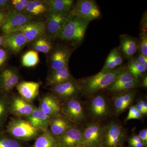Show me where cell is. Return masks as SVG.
Returning a JSON list of instances; mask_svg holds the SVG:
<instances>
[{"instance_id": "obj_1", "label": "cell", "mask_w": 147, "mask_h": 147, "mask_svg": "<svg viewBox=\"0 0 147 147\" xmlns=\"http://www.w3.org/2000/svg\"><path fill=\"white\" fill-rule=\"evenodd\" d=\"M126 68V65L110 71H102L78 80L81 94L87 97H92L101 90L113 84L122 71Z\"/></svg>"}, {"instance_id": "obj_2", "label": "cell", "mask_w": 147, "mask_h": 147, "mask_svg": "<svg viewBox=\"0 0 147 147\" xmlns=\"http://www.w3.org/2000/svg\"><path fill=\"white\" fill-rule=\"evenodd\" d=\"M90 21L68 14L57 39L71 42L73 46L80 45L85 37Z\"/></svg>"}, {"instance_id": "obj_3", "label": "cell", "mask_w": 147, "mask_h": 147, "mask_svg": "<svg viewBox=\"0 0 147 147\" xmlns=\"http://www.w3.org/2000/svg\"><path fill=\"white\" fill-rule=\"evenodd\" d=\"M4 131L15 139L26 142L35 139L42 132L25 119L17 117L10 119L6 125Z\"/></svg>"}, {"instance_id": "obj_4", "label": "cell", "mask_w": 147, "mask_h": 147, "mask_svg": "<svg viewBox=\"0 0 147 147\" xmlns=\"http://www.w3.org/2000/svg\"><path fill=\"white\" fill-rule=\"evenodd\" d=\"M126 137V131L122 125L112 121L103 126L100 147H122Z\"/></svg>"}, {"instance_id": "obj_5", "label": "cell", "mask_w": 147, "mask_h": 147, "mask_svg": "<svg viewBox=\"0 0 147 147\" xmlns=\"http://www.w3.org/2000/svg\"><path fill=\"white\" fill-rule=\"evenodd\" d=\"M69 15L92 21L100 18L101 11L93 0H78L69 12Z\"/></svg>"}, {"instance_id": "obj_6", "label": "cell", "mask_w": 147, "mask_h": 147, "mask_svg": "<svg viewBox=\"0 0 147 147\" xmlns=\"http://www.w3.org/2000/svg\"><path fill=\"white\" fill-rule=\"evenodd\" d=\"M33 19V16L26 13L10 9L7 13L5 20L1 28V36H6L17 31L20 27L32 21Z\"/></svg>"}, {"instance_id": "obj_7", "label": "cell", "mask_w": 147, "mask_h": 147, "mask_svg": "<svg viewBox=\"0 0 147 147\" xmlns=\"http://www.w3.org/2000/svg\"><path fill=\"white\" fill-rule=\"evenodd\" d=\"M49 88L51 93L61 103L66 100L75 98L81 94L78 80L74 78Z\"/></svg>"}, {"instance_id": "obj_8", "label": "cell", "mask_w": 147, "mask_h": 147, "mask_svg": "<svg viewBox=\"0 0 147 147\" xmlns=\"http://www.w3.org/2000/svg\"><path fill=\"white\" fill-rule=\"evenodd\" d=\"M61 114L72 123L78 125L86 119L83 105L77 97L62 102Z\"/></svg>"}, {"instance_id": "obj_9", "label": "cell", "mask_w": 147, "mask_h": 147, "mask_svg": "<svg viewBox=\"0 0 147 147\" xmlns=\"http://www.w3.org/2000/svg\"><path fill=\"white\" fill-rule=\"evenodd\" d=\"M49 56V73L68 65L73 49L64 45L56 46Z\"/></svg>"}, {"instance_id": "obj_10", "label": "cell", "mask_w": 147, "mask_h": 147, "mask_svg": "<svg viewBox=\"0 0 147 147\" xmlns=\"http://www.w3.org/2000/svg\"><path fill=\"white\" fill-rule=\"evenodd\" d=\"M32 102L24 99L19 94H11L9 104L10 115L14 117L24 119L30 115L36 108Z\"/></svg>"}, {"instance_id": "obj_11", "label": "cell", "mask_w": 147, "mask_h": 147, "mask_svg": "<svg viewBox=\"0 0 147 147\" xmlns=\"http://www.w3.org/2000/svg\"><path fill=\"white\" fill-rule=\"evenodd\" d=\"M90 115L96 120L107 117L110 113V105L107 99L102 94H96L91 98L88 106Z\"/></svg>"}, {"instance_id": "obj_12", "label": "cell", "mask_w": 147, "mask_h": 147, "mask_svg": "<svg viewBox=\"0 0 147 147\" xmlns=\"http://www.w3.org/2000/svg\"><path fill=\"white\" fill-rule=\"evenodd\" d=\"M69 12H54L47 13L46 22V34L49 39L57 38L62 26Z\"/></svg>"}, {"instance_id": "obj_13", "label": "cell", "mask_w": 147, "mask_h": 147, "mask_svg": "<svg viewBox=\"0 0 147 147\" xmlns=\"http://www.w3.org/2000/svg\"><path fill=\"white\" fill-rule=\"evenodd\" d=\"M20 80V74L15 67L3 68L0 71V92L11 93Z\"/></svg>"}, {"instance_id": "obj_14", "label": "cell", "mask_w": 147, "mask_h": 147, "mask_svg": "<svg viewBox=\"0 0 147 147\" xmlns=\"http://www.w3.org/2000/svg\"><path fill=\"white\" fill-rule=\"evenodd\" d=\"M57 139L58 147L81 146L83 144V128L74 125Z\"/></svg>"}, {"instance_id": "obj_15", "label": "cell", "mask_w": 147, "mask_h": 147, "mask_svg": "<svg viewBox=\"0 0 147 147\" xmlns=\"http://www.w3.org/2000/svg\"><path fill=\"white\" fill-rule=\"evenodd\" d=\"M103 126L97 122L91 123L83 129L82 146L100 147Z\"/></svg>"}, {"instance_id": "obj_16", "label": "cell", "mask_w": 147, "mask_h": 147, "mask_svg": "<svg viewBox=\"0 0 147 147\" xmlns=\"http://www.w3.org/2000/svg\"><path fill=\"white\" fill-rule=\"evenodd\" d=\"M62 103L51 93L43 94L39 98L38 106L43 113L52 119L61 115Z\"/></svg>"}, {"instance_id": "obj_17", "label": "cell", "mask_w": 147, "mask_h": 147, "mask_svg": "<svg viewBox=\"0 0 147 147\" xmlns=\"http://www.w3.org/2000/svg\"><path fill=\"white\" fill-rule=\"evenodd\" d=\"M23 33L28 42H33L46 34L45 21H31L18 29Z\"/></svg>"}, {"instance_id": "obj_18", "label": "cell", "mask_w": 147, "mask_h": 147, "mask_svg": "<svg viewBox=\"0 0 147 147\" xmlns=\"http://www.w3.org/2000/svg\"><path fill=\"white\" fill-rule=\"evenodd\" d=\"M3 37L2 46L13 54L20 53L28 42L23 33L19 30Z\"/></svg>"}, {"instance_id": "obj_19", "label": "cell", "mask_w": 147, "mask_h": 147, "mask_svg": "<svg viewBox=\"0 0 147 147\" xmlns=\"http://www.w3.org/2000/svg\"><path fill=\"white\" fill-rule=\"evenodd\" d=\"M119 40V49L124 58L129 61L138 51L139 39L127 34H123L120 36Z\"/></svg>"}, {"instance_id": "obj_20", "label": "cell", "mask_w": 147, "mask_h": 147, "mask_svg": "<svg viewBox=\"0 0 147 147\" xmlns=\"http://www.w3.org/2000/svg\"><path fill=\"white\" fill-rule=\"evenodd\" d=\"M42 82H20L16 86L19 95L27 101L32 102L39 94V89Z\"/></svg>"}, {"instance_id": "obj_21", "label": "cell", "mask_w": 147, "mask_h": 147, "mask_svg": "<svg viewBox=\"0 0 147 147\" xmlns=\"http://www.w3.org/2000/svg\"><path fill=\"white\" fill-rule=\"evenodd\" d=\"M24 119L41 131L48 130L51 120L38 107H36L30 115Z\"/></svg>"}, {"instance_id": "obj_22", "label": "cell", "mask_w": 147, "mask_h": 147, "mask_svg": "<svg viewBox=\"0 0 147 147\" xmlns=\"http://www.w3.org/2000/svg\"><path fill=\"white\" fill-rule=\"evenodd\" d=\"M137 92V89L130 90L113 98V106L116 115H119L128 108Z\"/></svg>"}, {"instance_id": "obj_23", "label": "cell", "mask_w": 147, "mask_h": 147, "mask_svg": "<svg viewBox=\"0 0 147 147\" xmlns=\"http://www.w3.org/2000/svg\"><path fill=\"white\" fill-rule=\"evenodd\" d=\"M74 79L68 65L50 72L46 80V86L51 87Z\"/></svg>"}, {"instance_id": "obj_24", "label": "cell", "mask_w": 147, "mask_h": 147, "mask_svg": "<svg viewBox=\"0 0 147 147\" xmlns=\"http://www.w3.org/2000/svg\"><path fill=\"white\" fill-rule=\"evenodd\" d=\"M74 124L64 116H57L51 119L48 130L56 138L60 137Z\"/></svg>"}, {"instance_id": "obj_25", "label": "cell", "mask_w": 147, "mask_h": 147, "mask_svg": "<svg viewBox=\"0 0 147 147\" xmlns=\"http://www.w3.org/2000/svg\"><path fill=\"white\" fill-rule=\"evenodd\" d=\"M12 93L0 92V132L4 131L9 114V108Z\"/></svg>"}, {"instance_id": "obj_26", "label": "cell", "mask_w": 147, "mask_h": 147, "mask_svg": "<svg viewBox=\"0 0 147 147\" xmlns=\"http://www.w3.org/2000/svg\"><path fill=\"white\" fill-rule=\"evenodd\" d=\"M124 58L118 47L113 48L109 53L101 71H110L122 65Z\"/></svg>"}, {"instance_id": "obj_27", "label": "cell", "mask_w": 147, "mask_h": 147, "mask_svg": "<svg viewBox=\"0 0 147 147\" xmlns=\"http://www.w3.org/2000/svg\"><path fill=\"white\" fill-rule=\"evenodd\" d=\"M48 11L69 12L74 4L73 0H48L45 1Z\"/></svg>"}, {"instance_id": "obj_28", "label": "cell", "mask_w": 147, "mask_h": 147, "mask_svg": "<svg viewBox=\"0 0 147 147\" xmlns=\"http://www.w3.org/2000/svg\"><path fill=\"white\" fill-rule=\"evenodd\" d=\"M57 139L49 130L42 131L31 147H57Z\"/></svg>"}, {"instance_id": "obj_29", "label": "cell", "mask_w": 147, "mask_h": 147, "mask_svg": "<svg viewBox=\"0 0 147 147\" xmlns=\"http://www.w3.org/2000/svg\"><path fill=\"white\" fill-rule=\"evenodd\" d=\"M126 69L137 80H140L146 74L147 69L139 62L135 57L128 62L126 64Z\"/></svg>"}, {"instance_id": "obj_30", "label": "cell", "mask_w": 147, "mask_h": 147, "mask_svg": "<svg viewBox=\"0 0 147 147\" xmlns=\"http://www.w3.org/2000/svg\"><path fill=\"white\" fill-rule=\"evenodd\" d=\"M31 47L32 50L45 54L51 52L53 47L50 39L44 35L32 42Z\"/></svg>"}, {"instance_id": "obj_31", "label": "cell", "mask_w": 147, "mask_h": 147, "mask_svg": "<svg viewBox=\"0 0 147 147\" xmlns=\"http://www.w3.org/2000/svg\"><path fill=\"white\" fill-rule=\"evenodd\" d=\"M27 143L11 137L4 131L0 132V147H28Z\"/></svg>"}, {"instance_id": "obj_32", "label": "cell", "mask_w": 147, "mask_h": 147, "mask_svg": "<svg viewBox=\"0 0 147 147\" xmlns=\"http://www.w3.org/2000/svg\"><path fill=\"white\" fill-rule=\"evenodd\" d=\"M38 53L33 50H28L22 56L21 64L26 67H33L37 65L39 62Z\"/></svg>"}, {"instance_id": "obj_33", "label": "cell", "mask_w": 147, "mask_h": 147, "mask_svg": "<svg viewBox=\"0 0 147 147\" xmlns=\"http://www.w3.org/2000/svg\"><path fill=\"white\" fill-rule=\"evenodd\" d=\"M141 86V82L140 80L135 79L131 82H127L118 87L114 88L113 89L106 91V92L116 96L128 91L130 90L137 88Z\"/></svg>"}, {"instance_id": "obj_34", "label": "cell", "mask_w": 147, "mask_h": 147, "mask_svg": "<svg viewBox=\"0 0 147 147\" xmlns=\"http://www.w3.org/2000/svg\"><path fill=\"white\" fill-rule=\"evenodd\" d=\"M135 79H134V77L132 76L131 74L127 71L126 68L123 71L121 72L120 74L119 75L113 84L103 90L106 91L113 89L114 88L118 87L121 85L127 83V82H131Z\"/></svg>"}, {"instance_id": "obj_35", "label": "cell", "mask_w": 147, "mask_h": 147, "mask_svg": "<svg viewBox=\"0 0 147 147\" xmlns=\"http://www.w3.org/2000/svg\"><path fill=\"white\" fill-rule=\"evenodd\" d=\"M28 0H12L11 1V9L17 12L25 13L26 7Z\"/></svg>"}, {"instance_id": "obj_36", "label": "cell", "mask_w": 147, "mask_h": 147, "mask_svg": "<svg viewBox=\"0 0 147 147\" xmlns=\"http://www.w3.org/2000/svg\"><path fill=\"white\" fill-rule=\"evenodd\" d=\"M138 51L147 57V32H140Z\"/></svg>"}, {"instance_id": "obj_37", "label": "cell", "mask_w": 147, "mask_h": 147, "mask_svg": "<svg viewBox=\"0 0 147 147\" xmlns=\"http://www.w3.org/2000/svg\"><path fill=\"white\" fill-rule=\"evenodd\" d=\"M34 7L39 13V15L48 11V8L45 1L31 0Z\"/></svg>"}, {"instance_id": "obj_38", "label": "cell", "mask_w": 147, "mask_h": 147, "mask_svg": "<svg viewBox=\"0 0 147 147\" xmlns=\"http://www.w3.org/2000/svg\"><path fill=\"white\" fill-rule=\"evenodd\" d=\"M143 115L137 110L135 106L133 105L129 108L125 121H128L131 119H140L143 117Z\"/></svg>"}, {"instance_id": "obj_39", "label": "cell", "mask_w": 147, "mask_h": 147, "mask_svg": "<svg viewBox=\"0 0 147 147\" xmlns=\"http://www.w3.org/2000/svg\"><path fill=\"white\" fill-rule=\"evenodd\" d=\"M8 58V50L3 46L0 47V71L3 69Z\"/></svg>"}, {"instance_id": "obj_40", "label": "cell", "mask_w": 147, "mask_h": 147, "mask_svg": "<svg viewBox=\"0 0 147 147\" xmlns=\"http://www.w3.org/2000/svg\"><path fill=\"white\" fill-rule=\"evenodd\" d=\"M11 9V1L0 0V10L5 13Z\"/></svg>"}, {"instance_id": "obj_41", "label": "cell", "mask_w": 147, "mask_h": 147, "mask_svg": "<svg viewBox=\"0 0 147 147\" xmlns=\"http://www.w3.org/2000/svg\"><path fill=\"white\" fill-rule=\"evenodd\" d=\"M147 14L146 11L143 14L140 24V32H147Z\"/></svg>"}, {"instance_id": "obj_42", "label": "cell", "mask_w": 147, "mask_h": 147, "mask_svg": "<svg viewBox=\"0 0 147 147\" xmlns=\"http://www.w3.org/2000/svg\"><path fill=\"white\" fill-rule=\"evenodd\" d=\"M139 138L142 140V143L144 145L145 147L147 146V129L146 128L142 129L139 132L138 135Z\"/></svg>"}, {"instance_id": "obj_43", "label": "cell", "mask_w": 147, "mask_h": 147, "mask_svg": "<svg viewBox=\"0 0 147 147\" xmlns=\"http://www.w3.org/2000/svg\"><path fill=\"white\" fill-rule=\"evenodd\" d=\"M136 57L139 62L142 65H144L147 69V57L139 52Z\"/></svg>"}, {"instance_id": "obj_44", "label": "cell", "mask_w": 147, "mask_h": 147, "mask_svg": "<svg viewBox=\"0 0 147 147\" xmlns=\"http://www.w3.org/2000/svg\"><path fill=\"white\" fill-rule=\"evenodd\" d=\"M6 13H7L0 10V30L5 20Z\"/></svg>"}, {"instance_id": "obj_45", "label": "cell", "mask_w": 147, "mask_h": 147, "mask_svg": "<svg viewBox=\"0 0 147 147\" xmlns=\"http://www.w3.org/2000/svg\"><path fill=\"white\" fill-rule=\"evenodd\" d=\"M141 82V86L145 88L147 87V74H145L140 79Z\"/></svg>"}, {"instance_id": "obj_46", "label": "cell", "mask_w": 147, "mask_h": 147, "mask_svg": "<svg viewBox=\"0 0 147 147\" xmlns=\"http://www.w3.org/2000/svg\"><path fill=\"white\" fill-rule=\"evenodd\" d=\"M128 142H136V143H142V140L138 135H134L129 139Z\"/></svg>"}, {"instance_id": "obj_47", "label": "cell", "mask_w": 147, "mask_h": 147, "mask_svg": "<svg viewBox=\"0 0 147 147\" xmlns=\"http://www.w3.org/2000/svg\"><path fill=\"white\" fill-rule=\"evenodd\" d=\"M128 143L131 147H145L143 143H136L131 142H128Z\"/></svg>"}, {"instance_id": "obj_48", "label": "cell", "mask_w": 147, "mask_h": 147, "mask_svg": "<svg viewBox=\"0 0 147 147\" xmlns=\"http://www.w3.org/2000/svg\"><path fill=\"white\" fill-rule=\"evenodd\" d=\"M138 104L141 105V106L143 108L146 114H147V104L146 102L144 101V100H139V102H138Z\"/></svg>"}, {"instance_id": "obj_49", "label": "cell", "mask_w": 147, "mask_h": 147, "mask_svg": "<svg viewBox=\"0 0 147 147\" xmlns=\"http://www.w3.org/2000/svg\"><path fill=\"white\" fill-rule=\"evenodd\" d=\"M134 106H135V107L137 108V110H138L143 115H146V114L145 113L144 110L143 108H142L141 105H139V104L137 103V104H136V105H134Z\"/></svg>"}, {"instance_id": "obj_50", "label": "cell", "mask_w": 147, "mask_h": 147, "mask_svg": "<svg viewBox=\"0 0 147 147\" xmlns=\"http://www.w3.org/2000/svg\"><path fill=\"white\" fill-rule=\"evenodd\" d=\"M3 44V37L0 36V47L2 46Z\"/></svg>"}, {"instance_id": "obj_51", "label": "cell", "mask_w": 147, "mask_h": 147, "mask_svg": "<svg viewBox=\"0 0 147 147\" xmlns=\"http://www.w3.org/2000/svg\"><path fill=\"white\" fill-rule=\"evenodd\" d=\"M80 147H92L88 146H80Z\"/></svg>"}, {"instance_id": "obj_52", "label": "cell", "mask_w": 147, "mask_h": 147, "mask_svg": "<svg viewBox=\"0 0 147 147\" xmlns=\"http://www.w3.org/2000/svg\"></svg>"}, {"instance_id": "obj_53", "label": "cell", "mask_w": 147, "mask_h": 147, "mask_svg": "<svg viewBox=\"0 0 147 147\" xmlns=\"http://www.w3.org/2000/svg\"></svg>"}]
</instances>
